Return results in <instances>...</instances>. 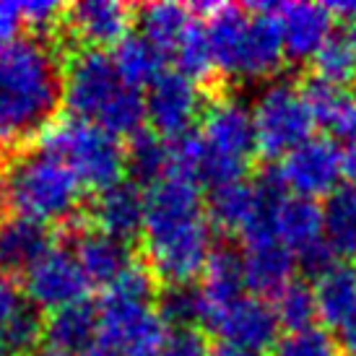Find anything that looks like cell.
Returning <instances> with one entry per match:
<instances>
[{
    "instance_id": "cell-12",
    "label": "cell",
    "mask_w": 356,
    "mask_h": 356,
    "mask_svg": "<svg viewBox=\"0 0 356 356\" xmlns=\"http://www.w3.org/2000/svg\"><path fill=\"white\" fill-rule=\"evenodd\" d=\"M203 325H208L221 343L239 346L263 354L270 346H276L278 341V320L273 307L260 297H239L229 302L221 309L208 312Z\"/></svg>"
},
{
    "instance_id": "cell-13",
    "label": "cell",
    "mask_w": 356,
    "mask_h": 356,
    "mask_svg": "<svg viewBox=\"0 0 356 356\" xmlns=\"http://www.w3.org/2000/svg\"><path fill=\"white\" fill-rule=\"evenodd\" d=\"M63 21L70 34L86 44V50H102L128 37L136 21V8L118 0H81L65 8Z\"/></svg>"
},
{
    "instance_id": "cell-27",
    "label": "cell",
    "mask_w": 356,
    "mask_h": 356,
    "mask_svg": "<svg viewBox=\"0 0 356 356\" xmlns=\"http://www.w3.org/2000/svg\"><path fill=\"white\" fill-rule=\"evenodd\" d=\"M112 63L120 79L138 91L143 86H151L164 73V55L140 34H128L120 44H115Z\"/></svg>"
},
{
    "instance_id": "cell-42",
    "label": "cell",
    "mask_w": 356,
    "mask_h": 356,
    "mask_svg": "<svg viewBox=\"0 0 356 356\" xmlns=\"http://www.w3.org/2000/svg\"><path fill=\"white\" fill-rule=\"evenodd\" d=\"M206 356H260V354L248 351V348H239V346H229V343H216V346L208 348Z\"/></svg>"
},
{
    "instance_id": "cell-15",
    "label": "cell",
    "mask_w": 356,
    "mask_h": 356,
    "mask_svg": "<svg viewBox=\"0 0 356 356\" xmlns=\"http://www.w3.org/2000/svg\"><path fill=\"white\" fill-rule=\"evenodd\" d=\"M89 213L94 229L130 242L146 227V193L133 179H120L112 188L97 193Z\"/></svg>"
},
{
    "instance_id": "cell-21",
    "label": "cell",
    "mask_w": 356,
    "mask_h": 356,
    "mask_svg": "<svg viewBox=\"0 0 356 356\" xmlns=\"http://www.w3.org/2000/svg\"><path fill=\"white\" fill-rule=\"evenodd\" d=\"M245 266H242V252L227 248H213L211 257L203 270V284H200V294H203V307L206 315L213 309L227 307L229 302L245 297ZM203 315V320H206Z\"/></svg>"
},
{
    "instance_id": "cell-29",
    "label": "cell",
    "mask_w": 356,
    "mask_h": 356,
    "mask_svg": "<svg viewBox=\"0 0 356 356\" xmlns=\"http://www.w3.org/2000/svg\"><path fill=\"white\" fill-rule=\"evenodd\" d=\"M156 315L167 330H188L203 323L206 307L198 286H164L156 297Z\"/></svg>"
},
{
    "instance_id": "cell-4",
    "label": "cell",
    "mask_w": 356,
    "mask_h": 356,
    "mask_svg": "<svg viewBox=\"0 0 356 356\" xmlns=\"http://www.w3.org/2000/svg\"><path fill=\"white\" fill-rule=\"evenodd\" d=\"M63 104L70 118L86 120L109 136H136L146 122V97L120 79L102 50H79L63 65Z\"/></svg>"
},
{
    "instance_id": "cell-3",
    "label": "cell",
    "mask_w": 356,
    "mask_h": 356,
    "mask_svg": "<svg viewBox=\"0 0 356 356\" xmlns=\"http://www.w3.org/2000/svg\"><path fill=\"white\" fill-rule=\"evenodd\" d=\"M193 10L206 16V37L218 70L242 81H263L278 73L286 52L270 6L200 3Z\"/></svg>"
},
{
    "instance_id": "cell-35",
    "label": "cell",
    "mask_w": 356,
    "mask_h": 356,
    "mask_svg": "<svg viewBox=\"0 0 356 356\" xmlns=\"http://www.w3.org/2000/svg\"><path fill=\"white\" fill-rule=\"evenodd\" d=\"M208 343L206 336L198 327H188V330H167V336L161 338L151 354L146 356H206Z\"/></svg>"
},
{
    "instance_id": "cell-26",
    "label": "cell",
    "mask_w": 356,
    "mask_h": 356,
    "mask_svg": "<svg viewBox=\"0 0 356 356\" xmlns=\"http://www.w3.org/2000/svg\"><path fill=\"white\" fill-rule=\"evenodd\" d=\"M323 237L336 257L356 255V185H338L325 198Z\"/></svg>"
},
{
    "instance_id": "cell-10",
    "label": "cell",
    "mask_w": 356,
    "mask_h": 356,
    "mask_svg": "<svg viewBox=\"0 0 356 356\" xmlns=\"http://www.w3.org/2000/svg\"><path fill=\"white\" fill-rule=\"evenodd\" d=\"M278 175L297 198L315 200L330 195L343 175V154L330 138H307L281 156Z\"/></svg>"
},
{
    "instance_id": "cell-25",
    "label": "cell",
    "mask_w": 356,
    "mask_h": 356,
    "mask_svg": "<svg viewBox=\"0 0 356 356\" xmlns=\"http://www.w3.org/2000/svg\"><path fill=\"white\" fill-rule=\"evenodd\" d=\"M276 237L294 255L323 242V206L307 198H286L276 218Z\"/></svg>"
},
{
    "instance_id": "cell-28",
    "label": "cell",
    "mask_w": 356,
    "mask_h": 356,
    "mask_svg": "<svg viewBox=\"0 0 356 356\" xmlns=\"http://www.w3.org/2000/svg\"><path fill=\"white\" fill-rule=\"evenodd\" d=\"M252 208H255V188L245 179L211 188L206 200L208 221L224 232H242Z\"/></svg>"
},
{
    "instance_id": "cell-17",
    "label": "cell",
    "mask_w": 356,
    "mask_h": 356,
    "mask_svg": "<svg viewBox=\"0 0 356 356\" xmlns=\"http://www.w3.org/2000/svg\"><path fill=\"white\" fill-rule=\"evenodd\" d=\"M242 266H245V286L252 291V297H276L289 281H294L297 270V255L281 242V239H268L248 245L242 252Z\"/></svg>"
},
{
    "instance_id": "cell-40",
    "label": "cell",
    "mask_w": 356,
    "mask_h": 356,
    "mask_svg": "<svg viewBox=\"0 0 356 356\" xmlns=\"http://www.w3.org/2000/svg\"><path fill=\"white\" fill-rule=\"evenodd\" d=\"M341 154H343V175L351 179V185H356V138L348 140L346 151Z\"/></svg>"
},
{
    "instance_id": "cell-6",
    "label": "cell",
    "mask_w": 356,
    "mask_h": 356,
    "mask_svg": "<svg viewBox=\"0 0 356 356\" xmlns=\"http://www.w3.org/2000/svg\"><path fill=\"white\" fill-rule=\"evenodd\" d=\"M37 146L63 159L79 177L81 188L97 193L120 182L125 172V146L120 143V138L86 120H52L37 136Z\"/></svg>"
},
{
    "instance_id": "cell-45",
    "label": "cell",
    "mask_w": 356,
    "mask_h": 356,
    "mask_svg": "<svg viewBox=\"0 0 356 356\" xmlns=\"http://www.w3.org/2000/svg\"><path fill=\"white\" fill-rule=\"evenodd\" d=\"M351 37L356 40V16H354V29H351Z\"/></svg>"
},
{
    "instance_id": "cell-41",
    "label": "cell",
    "mask_w": 356,
    "mask_h": 356,
    "mask_svg": "<svg viewBox=\"0 0 356 356\" xmlns=\"http://www.w3.org/2000/svg\"><path fill=\"white\" fill-rule=\"evenodd\" d=\"M341 330H343V336H341V348H343V354L356 356V317L348 323V325L341 327Z\"/></svg>"
},
{
    "instance_id": "cell-5",
    "label": "cell",
    "mask_w": 356,
    "mask_h": 356,
    "mask_svg": "<svg viewBox=\"0 0 356 356\" xmlns=\"http://www.w3.org/2000/svg\"><path fill=\"white\" fill-rule=\"evenodd\" d=\"M83 198L79 177L68 164L42 146L24 149L0 169V200L13 211L40 224L70 221Z\"/></svg>"
},
{
    "instance_id": "cell-30",
    "label": "cell",
    "mask_w": 356,
    "mask_h": 356,
    "mask_svg": "<svg viewBox=\"0 0 356 356\" xmlns=\"http://www.w3.org/2000/svg\"><path fill=\"white\" fill-rule=\"evenodd\" d=\"M312 63L317 73L315 79L348 89L356 83V40L351 34H333L312 58Z\"/></svg>"
},
{
    "instance_id": "cell-22",
    "label": "cell",
    "mask_w": 356,
    "mask_h": 356,
    "mask_svg": "<svg viewBox=\"0 0 356 356\" xmlns=\"http://www.w3.org/2000/svg\"><path fill=\"white\" fill-rule=\"evenodd\" d=\"M136 21H138L140 37H146L164 58L177 50L185 34L198 24L193 16V8L179 3H149L136 10Z\"/></svg>"
},
{
    "instance_id": "cell-31",
    "label": "cell",
    "mask_w": 356,
    "mask_h": 356,
    "mask_svg": "<svg viewBox=\"0 0 356 356\" xmlns=\"http://www.w3.org/2000/svg\"><path fill=\"white\" fill-rule=\"evenodd\" d=\"M276 320L281 327H286L289 333L307 330L312 327L317 317V302H315V289L307 281H289L286 286L276 294V305H273Z\"/></svg>"
},
{
    "instance_id": "cell-39",
    "label": "cell",
    "mask_w": 356,
    "mask_h": 356,
    "mask_svg": "<svg viewBox=\"0 0 356 356\" xmlns=\"http://www.w3.org/2000/svg\"><path fill=\"white\" fill-rule=\"evenodd\" d=\"M21 24V3H0V52L16 42Z\"/></svg>"
},
{
    "instance_id": "cell-34",
    "label": "cell",
    "mask_w": 356,
    "mask_h": 356,
    "mask_svg": "<svg viewBox=\"0 0 356 356\" xmlns=\"http://www.w3.org/2000/svg\"><path fill=\"white\" fill-rule=\"evenodd\" d=\"M273 356H343V348L327 330L312 325L278 338Z\"/></svg>"
},
{
    "instance_id": "cell-9",
    "label": "cell",
    "mask_w": 356,
    "mask_h": 356,
    "mask_svg": "<svg viewBox=\"0 0 356 356\" xmlns=\"http://www.w3.org/2000/svg\"><path fill=\"white\" fill-rule=\"evenodd\" d=\"M200 83L177 70H164L146 94V120L164 140H179L193 133V125L206 112Z\"/></svg>"
},
{
    "instance_id": "cell-44",
    "label": "cell",
    "mask_w": 356,
    "mask_h": 356,
    "mask_svg": "<svg viewBox=\"0 0 356 356\" xmlns=\"http://www.w3.org/2000/svg\"><path fill=\"white\" fill-rule=\"evenodd\" d=\"M86 356H120V354H115V351H109V348H104V346H94Z\"/></svg>"
},
{
    "instance_id": "cell-7",
    "label": "cell",
    "mask_w": 356,
    "mask_h": 356,
    "mask_svg": "<svg viewBox=\"0 0 356 356\" xmlns=\"http://www.w3.org/2000/svg\"><path fill=\"white\" fill-rule=\"evenodd\" d=\"M252 122H255L257 151L268 159L286 156L299 143L312 138L315 128L302 89L289 81L268 83L260 91L252 109Z\"/></svg>"
},
{
    "instance_id": "cell-1",
    "label": "cell",
    "mask_w": 356,
    "mask_h": 356,
    "mask_svg": "<svg viewBox=\"0 0 356 356\" xmlns=\"http://www.w3.org/2000/svg\"><path fill=\"white\" fill-rule=\"evenodd\" d=\"M146 257L164 286H185L206 270L213 252L211 221L198 182L169 175L146 193Z\"/></svg>"
},
{
    "instance_id": "cell-20",
    "label": "cell",
    "mask_w": 356,
    "mask_h": 356,
    "mask_svg": "<svg viewBox=\"0 0 356 356\" xmlns=\"http://www.w3.org/2000/svg\"><path fill=\"white\" fill-rule=\"evenodd\" d=\"M302 97L312 115V122L338 138H356V91L333 86L327 81L307 79Z\"/></svg>"
},
{
    "instance_id": "cell-16",
    "label": "cell",
    "mask_w": 356,
    "mask_h": 356,
    "mask_svg": "<svg viewBox=\"0 0 356 356\" xmlns=\"http://www.w3.org/2000/svg\"><path fill=\"white\" fill-rule=\"evenodd\" d=\"M73 257L83 270L86 281L104 289L112 286L136 263L130 242L109 237L99 229H76Z\"/></svg>"
},
{
    "instance_id": "cell-43",
    "label": "cell",
    "mask_w": 356,
    "mask_h": 356,
    "mask_svg": "<svg viewBox=\"0 0 356 356\" xmlns=\"http://www.w3.org/2000/svg\"><path fill=\"white\" fill-rule=\"evenodd\" d=\"M29 356H65V354L58 351V348H52V346H42V348H34Z\"/></svg>"
},
{
    "instance_id": "cell-37",
    "label": "cell",
    "mask_w": 356,
    "mask_h": 356,
    "mask_svg": "<svg viewBox=\"0 0 356 356\" xmlns=\"http://www.w3.org/2000/svg\"><path fill=\"white\" fill-rule=\"evenodd\" d=\"M24 302L26 299L21 297V289L13 281V276L0 270V336H3V330L8 327V323L13 320V315L19 312Z\"/></svg>"
},
{
    "instance_id": "cell-19",
    "label": "cell",
    "mask_w": 356,
    "mask_h": 356,
    "mask_svg": "<svg viewBox=\"0 0 356 356\" xmlns=\"http://www.w3.org/2000/svg\"><path fill=\"white\" fill-rule=\"evenodd\" d=\"M44 338L47 346L58 348L65 356H86L99 341V307L83 299L50 312L44 320Z\"/></svg>"
},
{
    "instance_id": "cell-38",
    "label": "cell",
    "mask_w": 356,
    "mask_h": 356,
    "mask_svg": "<svg viewBox=\"0 0 356 356\" xmlns=\"http://www.w3.org/2000/svg\"><path fill=\"white\" fill-rule=\"evenodd\" d=\"M297 263L305 268L307 273H312V276L320 278L325 270H330V268L336 266V252L327 248V242L323 239V242H317L312 248L302 250L297 255Z\"/></svg>"
},
{
    "instance_id": "cell-11",
    "label": "cell",
    "mask_w": 356,
    "mask_h": 356,
    "mask_svg": "<svg viewBox=\"0 0 356 356\" xmlns=\"http://www.w3.org/2000/svg\"><path fill=\"white\" fill-rule=\"evenodd\" d=\"M89 281L70 250H55L24 273V291L40 312H58L63 307L86 299Z\"/></svg>"
},
{
    "instance_id": "cell-8",
    "label": "cell",
    "mask_w": 356,
    "mask_h": 356,
    "mask_svg": "<svg viewBox=\"0 0 356 356\" xmlns=\"http://www.w3.org/2000/svg\"><path fill=\"white\" fill-rule=\"evenodd\" d=\"M167 327L149 302L104 294L99 307L102 346L120 356H146L161 343Z\"/></svg>"
},
{
    "instance_id": "cell-23",
    "label": "cell",
    "mask_w": 356,
    "mask_h": 356,
    "mask_svg": "<svg viewBox=\"0 0 356 356\" xmlns=\"http://www.w3.org/2000/svg\"><path fill=\"white\" fill-rule=\"evenodd\" d=\"M317 317L327 325L343 327L356 317V270L348 266H333L315 284Z\"/></svg>"
},
{
    "instance_id": "cell-32",
    "label": "cell",
    "mask_w": 356,
    "mask_h": 356,
    "mask_svg": "<svg viewBox=\"0 0 356 356\" xmlns=\"http://www.w3.org/2000/svg\"><path fill=\"white\" fill-rule=\"evenodd\" d=\"M175 60H177V73H182L185 79L195 81H206L213 76V55H211V44H208L206 37V26L195 24L193 29L185 34V40L177 44V50L172 52Z\"/></svg>"
},
{
    "instance_id": "cell-18",
    "label": "cell",
    "mask_w": 356,
    "mask_h": 356,
    "mask_svg": "<svg viewBox=\"0 0 356 356\" xmlns=\"http://www.w3.org/2000/svg\"><path fill=\"white\" fill-rule=\"evenodd\" d=\"M52 229L47 224L24 216L0 221V270L3 273H26L52 250Z\"/></svg>"
},
{
    "instance_id": "cell-36",
    "label": "cell",
    "mask_w": 356,
    "mask_h": 356,
    "mask_svg": "<svg viewBox=\"0 0 356 356\" xmlns=\"http://www.w3.org/2000/svg\"><path fill=\"white\" fill-rule=\"evenodd\" d=\"M65 8L55 3V0H31V3H21V21L31 26L37 34H47L58 24H63Z\"/></svg>"
},
{
    "instance_id": "cell-46",
    "label": "cell",
    "mask_w": 356,
    "mask_h": 356,
    "mask_svg": "<svg viewBox=\"0 0 356 356\" xmlns=\"http://www.w3.org/2000/svg\"><path fill=\"white\" fill-rule=\"evenodd\" d=\"M0 138H3V136H0Z\"/></svg>"
},
{
    "instance_id": "cell-2",
    "label": "cell",
    "mask_w": 356,
    "mask_h": 356,
    "mask_svg": "<svg viewBox=\"0 0 356 356\" xmlns=\"http://www.w3.org/2000/svg\"><path fill=\"white\" fill-rule=\"evenodd\" d=\"M63 104V63L42 40H16L0 52V136L29 138L50 125Z\"/></svg>"
},
{
    "instance_id": "cell-14",
    "label": "cell",
    "mask_w": 356,
    "mask_h": 356,
    "mask_svg": "<svg viewBox=\"0 0 356 356\" xmlns=\"http://www.w3.org/2000/svg\"><path fill=\"white\" fill-rule=\"evenodd\" d=\"M284 52L291 60H312L333 37V10L323 3H284L273 6Z\"/></svg>"
},
{
    "instance_id": "cell-33",
    "label": "cell",
    "mask_w": 356,
    "mask_h": 356,
    "mask_svg": "<svg viewBox=\"0 0 356 356\" xmlns=\"http://www.w3.org/2000/svg\"><path fill=\"white\" fill-rule=\"evenodd\" d=\"M44 333V320L37 307L24 302L21 309L13 315L8 327L0 336V351H13V354H31L40 348V338Z\"/></svg>"
},
{
    "instance_id": "cell-24",
    "label": "cell",
    "mask_w": 356,
    "mask_h": 356,
    "mask_svg": "<svg viewBox=\"0 0 356 356\" xmlns=\"http://www.w3.org/2000/svg\"><path fill=\"white\" fill-rule=\"evenodd\" d=\"M125 169L136 185L154 188L172 175V146L154 130H138L125 146Z\"/></svg>"
}]
</instances>
